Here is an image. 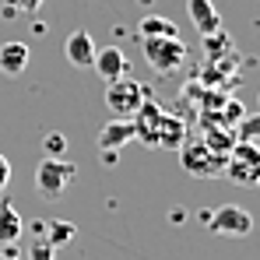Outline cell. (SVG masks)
<instances>
[{
    "instance_id": "obj_1",
    "label": "cell",
    "mask_w": 260,
    "mask_h": 260,
    "mask_svg": "<svg viewBox=\"0 0 260 260\" xmlns=\"http://www.w3.org/2000/svg\"><path fill=\"white\" fill-rule=\"evenodd\" d=\"M141 53L148 60V67L162 78L176 74L186 63V46L179 36H162V39H141Z\"/></svg>"
},
{
    "instance_id": "obj_2",
    "label": "cell",
    "mask_w": 260,
    "mask_h": 260,
    "mask_svg": "<svg viewBox=\"0 0 260 260\" xmlns=\"http://www.w3.org/2000/svg\"><path fill=\"white\" fill-rule=\"evenodd\" d=\"M78 179V166L63 155V158H43L36 169V190L46 201H60Z\"/></svg>"
},
{
    "instance_id": "obj_3",
    "label": "cell",
    "mask_w": 260,
    "mask_h": 260,
    "mask_svg": "<svg viewBox=\"0 0 260 260\" xmlns=\"http://www.w3.org/2000/svg\"><path fill=\"white\" fill-rule=\"evenodd\" d=\"M201 221L225 239H246L253 232V215L243 204H218L215 211H201Z\"/></svg>"
},
{
    "instance_id": "obj_4",
    "label": "cell",
    "mask_w": 260,
    "mask_h": 260,
    "mask_svg": "<svg viewBox=\"0 0 260 260\" xmlns=\"http://www.w3.org/2000/svg\"><path fill=\"white\" fill-rule=\"evenodd\" d=\"M221 169H225V176H229L236 186L253 190L260 183V151H257V144H239V141H236Z\"/></svg>"
},
{
    "instance_id": "obj_5",
    "label": "cell",
    "mask_w": 260,
    "mask_h": 260,
    "mask_svg": "<svg viewBox=\"0 0 260 260\" xmlns=\"http://www.w3.org/2000/svg\"><path fill=\"white\" fill-rule=\"evenodd\" d=\"M151 91L141 85L137 78H116V81H109V88H106V106H109V113L113 116H134L137 109H141V102L148 99Z\"/></svg>"
},
{
    "instance_id": "obj_6",
    "label": "cell",
    "mask_w": 260,
    "mask_h": 260,
    "mask_svg": "<svg viewBox=\"0 0 260 260\" xmlns=\"http://www.w3.org/2000/svg\"><path fill=\"white\" fill-rule=\"evenodd\" d=\"M225 166V151H215L211 144H186L183 148V169L193 176H215Z\"/></svg>"
},
{
    "instance_id": "obj_7",
    "label": "cell",
    "mask_w": 260,
    "mask_h": 260,
    "mask_svg": "<svg viewBox=\"0 0 260 260\" xmlns=\"http://www.w3.org/2000/svg\"><path fill=\"white\" fill-rule=\"evenodd\" d=\"M130 141H137V134H134V120L127 116H113L109 123H102L99 130V151H123Z\"/></svg>"
},
{
    "instance_id": "obj_8",
    "label": "cell",
    "mask_w": 260,
    "mask_h": 260,
    "mask_svg": "<svg viewBox=\"0 0 260 260\" xmlns=\"http://www.w3.org/2000/svg\"><path fill=\"white\" fill-rule=\"evenodd\" d=\"M95 39L88 36L85 28H74L67 39H63V56H67V63L71 67H78V71H91V60H95Z\"/></svg>"
},
{
    "instance_id": "obj_9",
    "label": "cell",
    "mask_w": 260,
    "mask_h": 260,
    "mask_svg": "<svg viewBox=\"0 0 260 260\" xmlns=\"http://www.w3.org/2000/svg\"><path fill=\"white\" fill-rule=\"evenodd\" d=\"M91 71L109 85V81H116V78H123L127 74V56H123V49L120 46H106V49H95V60H91Z\"/></svg>"
},
{
    "instance_id": "obj_10",
    "label": "cell",
    "mask_w": 260,
    "mask_h": 260,
    "mask_svg": "<svg viewBox=\"0 0 260 260\" xmlns=\"http://www.w3.org/2000/svg\"><path fill=\"white\" fill-rule=\"evenodd\" d=\"M28 60H32L28 43H21V39H7V43H0V74L18 78V74H25Z\"/></svg>"
},
{
    "instance_id": "obj_11",
    "label": "cell",
    "mask_w": 260,
    "mask_h": 260,
    "mask_svg": "<svg viewBox=\"0 0 260 260\" xmlns=\"http://www.w3.org/2000/svg\"><path fill=\"white\" fill-rule=\"evenodd\" d=\"M186 11H190V21L201 36H215L221 32V14L211 0H186Z\"/></svg>"
},
{
    "instance_id": "obj_12",
    "label": "cell",
    "mask_w": 260,
    "mask_h": 260,
    "mask_svg": "<svg viewBox=\"0 0 260 260\" xmlns=\"http://www.w3.org/2000/svg\"><path fill=\"white\" fill-rule=\"evenodd\" d=\"M183 141H186V123L179 116L162 113V120L155 127V137H151V148H179Z\"/></svg>"
},
{
    "instance_id": "obj_13",
    "label": "cell",
    "mask_w": 260,
    "mask_h": 260,
    "mask_svg": "<svg viewBox=\"0 0 260 260\" xmlns=\"http://www.w3.org/2000/svg\"><path fill=\"white\" fill-rule=\"evenodd\" d=\"M21 232H25V221H21V215H18V208H14L7 197H0V246L18 243Z\"/></svg>"
},
{
    "instance_id": "obj_14",
    "label": "cell",
    "mask_w": 260,
    "mask_h": 260,
    "mask_svg": "<svg viewBox=\"0 0 260 260\" xmlns=\"http://www.w3.org/2000/svg\"><path fill=\"white\" fill-rule=\"evenodd\" d=\"M74 236H78V225H74V221H63V218H49V221H46V229H43V239L53 246V250L67 246Z\"/></svg>"
},
{
    "instance_id": "obj_15",
    "label": "cell",
    "mask_w": 260,
    "mask_h": 260,
    "mask_svg": "<svg viewBox=\"0 0 260 260\" xmlns=\"http://www.w3.org/2000/svg\"><path fill=\"white\" fill-rule=\"evenodd\" d=\"M137 36L141 39H162V36H179V28H176V21L162 18V14H144L137 25Z\"/></svg>"
},
{
    "instance_id": "obj_16",
    "label": "cell",
    "mask_w": 260,
    "mask_h": 260,
    "mask_svg": "<svg viewBox=\"0 0 260 260\" xmlns=\"http://www.w3.org/2000/svg\"><path fill=\"white\" fill-rule=\"evenodd\" d=\"M232 127H236V141H239V144H257L260 116H246L243 123H232Z\"/></svg>"
},
{
    "instance_id": "obj_17",
    "label": "cell",
    "mask_w": 260,
    "mask_h": 260,
    "mask_svg": "<svg viewBox=\"0 0 260 260\" xmlns=\"http://www.w3.org/2000/svg\"><path fill=\"white\" fill-rule=\"evenodd\" d=\"M43 151H46V158H63V155H67V137H63V134H46Z\"/></svg>"
},
{
    "instance_id": "obj_18",
    "label": "cell",
    "mask_w": 260,
    "mask_h": 260,
    "mask_svg": "<svg viewBox=\"0 0 260 260\" xmlns=\"http://www.w3.org/2000/svg\"><path fill=\"white\" fill-rule=\"evenodd\" d=\"M25 260H56V250L46 243L43 236H36L32 246H28V253H25Z\"/></svg>"
},
{
    "instance_id": "obj_19",
    "label": "cell",
    "mask_w": 260,
    "mask_h": 260,
    "mask_svg": "<svg viewBox=\"0 0 260 260\" xmlns=\"http://www.w3.org/2000/svg\"><path fill=\"white\" fill-rule=\"evenodd\" d=\"M4 4H11V7L18 11V18H21V14H36V11L43 7V0H4Z\"/></svg>"
},
{
    "instance_id": "obj_20",
    "label": "cell",
    "mask_w": 260,
    "mask_h": 260,
    "mask_svg": "<svg viewBox=\"0 0 260 260\" xmlns=\"http://www.w3.org/2000/svg\"><path fill=\"white\" fill-rule=\"evenodd\" d=\"M7 183H11V162L0 155V193L7 190Z\"/></svg>"
},
{
    "instance_id": "obj_21",
    "label": "cell",
    "mask_w": 260,
    "mask_h": 260,
    "mask_svg": "<svg viewBox=\"0 0 260 260\" xmlns=\"http://www.w3.org/2000/svg\"><path fill=\"white\" fill-rule=\"evenodd\" d=\"M0 260H21V250H18V243H7V246H0Z\"/></svg>"
},
{
    "instance_id": "obj_22",
    "label": "cell",
    "mask_w": 260,
    "mask_h": 260,
    "mask_svg": "<svg viewBox=\"0 0 260 260\" xmlns=\"http://www.w3.org/2000/svg\"><path fill=\"white\" fill-rule=\"evenodd\" d=\"M116 158H120V151H102V162L106 166H116Z\"/></svg>"
},
{
    "instance_id": "obj_23",
    "label": "cell",
    "mask_w": 260,
    "mask_h": 260,
    "mask_svg": "<svg viewBox=\"0 0 260 260\" xmlns=\"http://www.w3.org/2000/svg\"><path fill=\"white\" fill-rule=\"evenodd\" d=\"M43 229H46V221H32V225H28V232H32V239H36V236H43Z\"/></svg>"
}]
</instances>
